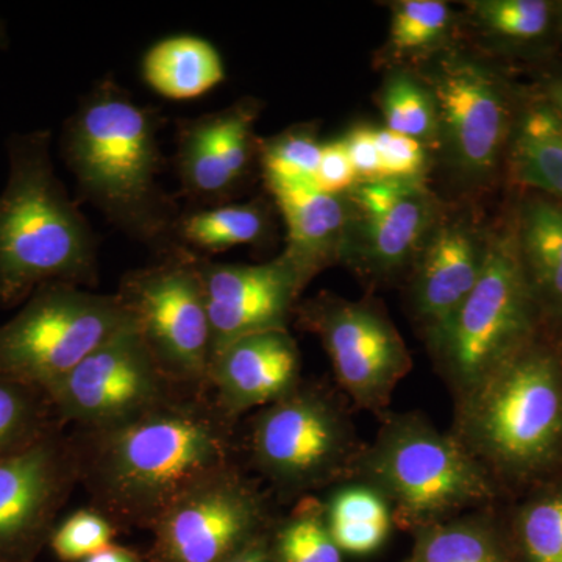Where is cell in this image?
Returning a JSON list of instances; mask_svg holds the SVG:
<instances>
[{
	"label": "cell",
	"instance_id": "obj_1",
	"mask_svg": "<svg viewBox=\"0 0 562 562\" xmlns=\"http://www.w3.org/2000/svg\"><path fill=\"white\" fill-rule=\"evenodd\" d=\"M232 422L206 392L179 391L131 419L74 430L80 483L114 524L150 530L181 495L233 468Z\"/></svg>",
	"mask_w": 562,
	"mask_h": 562
},
{
	"label": "cell",
	"instance_id": "obj_2",
	"mask_svg": "<svg viewBox=\"0 0 562 562\" xmlns=\"http://www.w3.org/2000/svg\"><path fill=\"white\" fill-rule=\"evenodd\" d=\"M161 124L157 110L140 105L106 76L65 122L60 151L81 198L162 257L179 249L173 225L180 211L160 183Z\"/></svg>",
	"mask_w": 562,
	"mask_h": 562
},
{
	"label": "cell",
	"instance_id": "obj_3",
	"mask_svg": "<svg viewBox=\"0 0 562 562\" xmlns=\"http://www.w3.org/2000/svg\"><path fill=\"white\" fill-rule=\"evenodd\" d=\"M52 132L13 133L0 192V306L13 308L49 283L95 286L98 238L55 172Z\"/></svg>",
	"mask_w": 562,
	"mask_h": 562
},
{
	"label": "cell",
	"instance_id": "obj_4",
	"mask_svg": "<svg viewBox=\"0 0 562 562\" xmlns=\"http://www.w3.org/2000/svg\"><path fill=\"white\" fill-rule=\"evenodd\" d=\"M458 439L486 469L528 472L562 442V379L542 351L514 355L460 395Z\"/></svg>",
	"mask_w": 562,
	"mask_h": 562
},
{
	"label": "cell",
	"instance_id": "obj_5",
	"mask_svg": "<svg viewBox=\"0 0 562 562\" xmlns=\"http://www.w3.org/2000/svg\"><path fill=\"white\" fill-rule=\"evenodd\" d=\"M366 484L390 503L394 522L417 528L491 497L486 469L457 436L443 435L416 414L384 422L371 449L362 454Z\"/></svg>",
	"mask_w": 562,
	"mask_h": 562
},
{
	"label": "cell",
	"instance_id": "obj_6",
	"mask_svg": "<svg viewBox=\"0 0 562 562\" xmlns=\"http://www.w3.org/2000/svg\"><path fill=\"white\" fill-rule=\"evenodd\" d=\"M132 324L117 294L44 284L0 325V373L47 391Z\"/></svg>",
	"mask_w": 562,
	"mask_h": 562
},
{
	"label": "cell",
	"instance_id": "obj_7",
	"mask_svg": "<svg viewBox=\"0 0 562 562\" xmlns=\"http://www.w3.org/2000/svg\"><path fill=\"white\" fill-rule=\"evenodd\" d=\"M198 255L176 249L125 273L116 294L166 379L209 391L211 330Z\"/></svg>",
	"mask_w": 562,
	"mask_h": 562
},
{
	"label": "cell",
	"instance_id": "obj_8",
	"mask_svg": "<svg viewBox=\"0 0 562 562\" xmlns=\"http://www.w3.org/2000/svg\"><path fill=\"white\" fill-rule=\"evenodd\" d=\"M531 302L516 236H491L475 290L432 344L458 394L522 350L531 328Z\"/></svg>",
	"mask_w": 562,
	"mask_h": 562
},
{
	"label": "cell",
	"instance_id": "obj_9",
	"mask_svg": "<svg viewBox=\"0 0 562 562\" xmlns=\"http://www.w3.org/2000/svg\"><path fill=\"white\" fill-rule=\"evenodd\" d=\"M353 432L333 398L319 387L299 384L255 416L251 460L286 494L333 482L353 457Z\"/></svg>",
	"mask_w": 562,
	"mask_h": 562
},
{
	"label": "cell",
	"instance_id": "obj_10",
	"mask_svg": "<svg viewBox=\"0 0 562 562\" xmlns=\"http://www.w3.org/2000/svg\"><path fill=\"white\" fill-rule=\"evenodd\" d=\"M297 313L303 327L321 339L336 380L355 405L369 412L386 408L413 361L382 306L321 294Z\"/></svg>",
	"mask_w": 562,
	"mask_h": 562
},
{
	"label": "cell",
	"instance_id": "obj_11",
	"mask_svg": "<svg viewBox=\"0 0 562 562\" xmlns=\"http://www.w3.org/2000/svg\"><path fill=\"white\" fill-rule=\"evenodd\" d=\"M179 391L188 390L166 379L132 324L46 392L63 425L94 430L147 412Z\"/></svg>",
	"mask_w": 562,
	"mask_h": 562
},
{
	"label": "cell",
	"instance_id": "obj_12",
	"mask_svg": "<svg viewBox=\"0 0 562 562\" xmlns=\"http://www.w3.org/2000/svg\"><path fill=\"white\" fill-rule=\"evenodd\" d=\"M150 531V562H227L266 535V506L232 468L181 495Z\"/></svg>",
	"mask_w": 562,
	"mask_h": 562
},
{
	"label": "cell",
	"instance_id": "obj_13",
	"mask_svg": "<svg viewBox=\"0 0 562 562\" xmlns=\"http://www.w3.org/2000/svg\"><path fill=\"white\" fill-rule=\"evenodd\" d=\"M438 113V144L462 179L482 181L497 169L512 132L501 79L482 63L446 55L428 79Z\"/></svg>",
	"mask_w": 562,
	"mask_h": 562
},
{
	"label": "cell",
	"instance_id": "obj_14",
	"mask_svg": "<svg viewBox=\"0 0 562 562\" xmlns=\"http://www.w3.org/2000/svg\"><path fill=\"white\" fill-rule=\"evenodd\" d=\"M79 483V458L65 427L0 458V562H35Z\"/></svg>",
	"mask_w": 562,
	"mask_h": 562
},
{
	"label": "cell",
	"instance_id": "obj_15",
	"mask_svg": "<svg viewBox=\"0 0 562 562\" xmlns=\"http://www.w3.org/2000/svg\"><path fill=\"white\" fill-rule=\"evenodd\" d=\"M346 198L351 214L341 261L379 279L409 265L442 217L425 180L360 181Z\"/></svg>",
	"mask_w": 562,
	"mask_h": 562
},
{
	"label": "cell",
	"instance_id": "obj_16",
	"mask_svg": "<svg viewBox=\"0 0 562 562\" xmlns=\"http://www.w3.org/2000/svg\"><path fill=\"white\" fill-rule=\"evenodd\" d=\"M211 330V358L228 344L288 330L301 281L283 257L262 265H228L199 257Z\"/></svg>",
	"mask_w": 562,
	"mask_h": 562
},
{
	"label": "cell",
	"instance_id": "obj_17",
	"mask_svg": "<svg viewBox=\"0 0 562 562\" xmlns=\"http://www.w3.org/2000/svg\"><path fill=\"white\" fill-rule=\"evenodd\" d=\"M260 110V102L246 98L179 122L176 168L187 198L202 206L228 203L254 161H260V143L255 138Z\"/></svg>",
	"mask_w": 562,
	"mask_h": 562
},
{
	"label": "cell",
	"instance_id": "obj_18",
	"mask_svg": "<svg viewBox=\"0 0 562 562\" xmlns=\"http://www.w3.org/2000/svg\"><path fill=\"white\" fill-rule=\"evenodd\" d=\"M487 247L490 238L472 222L441 217L414 258L412 301L431 346L475 290Z\"/></svg>",
	"mask_w": 562,
	"mask_h": 562
},
{
	"label": "cell",
	"instance_id": "obj_19",
	"mask_svg": "<svg viewBox=\"0 0 562 562\" xmlns=\"http://www.w3.org/2000/svg\"><path fill=\"white\" fill-rule=\"evenodd\" d=\"M301 384V351L288 330L246 336L213 355L209 390L225 416L265 408Z\"/></svg>",
	"mask_w": 562,
	"mask_h": 562
},
{
	"label": "cell",
	"instance_id": "obj_20",
	"mask_svg": "<svg viewBox=\"0 0 562 562\" xmlns=\"http://www.w3.org/2000/svg\"><path fill=\"white\" fill-rule=\"evenodd\" d=\"M286 225V247L281 257L305 290L324 269L342 260L350 225L346 195H330L316 187L271 190Z\"/></svg>",
	"mask_w": 562,
	"mask_h": 562
},
{
	"label": "cell",
	"instance_id": "obj_21",
	"mask_svg": "<svg viewBox=\"0 0 562 562\" xmlns=\"http://www.w3.org/2000/svg\"><path fill=\"white\" fill-rule=\"evenodd\" d=\"M147 87L169 101H192L227 79L221 52L209 40L173 35L147 49L140 61Z\"/></svg>",
	"mask_w": 562,
	"mask_h": 562
},
{
	"label": "cell",
	"instance_id": "obj_22",
	"mask_svg": "<svg viewBox=\"0 0 562 562\" xmlns=\"http://www.w3.org/2000/svg\"><path fill=\"white\" fill-rule=\"evenodd\" d=\"M271 221L261 202L222 203L180 211L173 225V244L198 255L221 254L257 246L268 236Z\"/></svg>",
	"mask_w": 562,
	"mask_h": 562
},
{
	"label": "cell",
	"instance_id": "obj_23",
	"mask_svg": "<svg viewBox=\"0 0 562 562\" xmlns=\"http://www.w3.org/2000/svg\"><path fill=\"white\" fill-rule=\"evenodd\" d=\"M514 236L532 294L562 314V203H525Z\"/></svg>",
	"mask_w": 562,
	"mask_h": 562
},
{
	"label": "cell",
	"instance_id": "obj_24",
	"mask_svg": "<svg viewBox=\"0 0 562 562\" xmlns=\"http://www.w3.org/2000/svg\"><path fill=\"white\" fill-rule=\"evenodd\" d=\"M512 171L517 183L562 203V120L549 101L532 103L517 122Z\"/></svg>",
	"mask_w": 562,
	"mask_h": 562
},
{
	"label": "cell",
	"instance_id": "obj_25",
	"mask_svg": "<svg viewBox=\"0 0 562 562\" xmlns=\"http://www.w3.org/2000/svg\"><path fill=\"white\" fill-rule=\"evenodd\" d=\"M324 508L328 532L341 553L364 557L390 538L394 514L386 498L369 484L341 487Z\"/></svg>",
	"mask_w": 562,
	"mask_h": 562
},
{
	"label": "cell",
	"instance_id": "obj_26",
	"mask_svg": "<svg viewBox=\"0 0 562 562\" xmlns=\"http://www.w3.org/2000/svg\"><path fill=\"white\" fill-rule=\"evenodd\" d=\"M65 427L43 387L0 373V458L21 452Z\"/></svg>",
	"mask_w": 562,
	"mask_h": 562
},
{
	"label": "cell",
	"instance_id": "obj_27",
	"mask_svg": "<svg viewBox=\"0 0 562 562\" xmlns=\"http://www.w3.org/2000/svg\"><path fill=\"white\" fill-rule=\"evenodd\" d=\"M414 531L406 562H506L497 535L479 517L442 520Z\"/></svg>",
	"mask_w": 562,
	"mask_h": 562
},
{
	"label": "cell",
	"instance_id": "obj_28",
	"mask_svg": "<svg viewBox=\"0 0 562 562\" xmlns=\"http://www.w3.org/2000/svg\"><path fill=\"white\" fill-rule=\"evenodd\" d=\"M324 143L312 124L295 125L261 140L260 166L269 191L279 188L316 187Z\"/></svg>",
	"mask_w": 562,
	"mask_h": 562
},
{
	"label": "cell",
	"instance_id": "obj_29",
	"mask_svg": "<svg viewBox=\"0 0 562 562\" xmlns=\"http://www.w3.org/2000/svg\"><path fill=\"white\" fill-rule=\"evenodd\" d=\"M453 25V11L442 0H401L392 5L387 50L395 58L438 49Z\"/></svg>",
	"mask_w": 562,
	"mask_h": 562
},
{
	"label": "cell",
	"instance_id": "obj_30",
	"mask_svg": "<svg viewBox=\"0 0 562 562\" xmlns=\"http://www.w3.org/2000/svg\"><path fill=\"white\" fill-rule=\"evenodd\" d=\"M271 538L276 562H344L325 522V508L306 498L277 528Z\"/></svg>",
	"mask_w": 562,
	"mask_h": 562
},
{
	"label": "cell",
	"instance_id": "obj_31",
	"mask_svg": "<svg viewBox=\"0 0 562 562\" xmlns=\"http://www.w3.org/2000/svg\"><path fill=\"white\" fill-rule=\"evenodd\" d=\"M384 128L431 144L438 140V113L428 85L406 72H397L384 83L380 95Z\"/></svg>",
	"mask_w": 562,
	"mask_h": 562
},
{
	"label": "cell",
	"instance_id": "obj_32",
	"mask_svg": "<svg viewBox=\"0 0 562 562\" xmlns=\"http://www.w3.org/2000/svg\"><path fill=\"white\" fill-rule=\"evenodd\" d=\"M473 20L498 38H541L552 20V7L543 0H480L471 2Z\"/></svg>",
	"mask_w": 562,
	"mask_h": 562
},
{
	"label": "cell",
	"instance_id": "obj_33",
	"mask_svg": "<svg viewBox=\"0 0 562 562\" xmlns=\"http://www.w3.org/2000/svg\"><path fill=\"white\" fill-rule=\"evenodd\" d=\"M117 525L99 509H79L69 514L52 531V552L61 562H81L113 546Z\"/></svg>",
	"mask_w": 562,
	"mask_h": 562
},
{
	"label": "cell",
	"instance_id": "obj_34",
	"mask_svg": "<svg viewBox=\"0 0 562 562\" xmlns=\"http://www.w3.org/2000/svg\"><path fill=\"white\" fill-rule=\"evenodd\" d=\"M528 562L562 560V492L532 503L519 524Z\"/></svg>",
	"mask_w": 562,
	"mask_h": 562
},
{
	"label": "cell",
	"instance_id": "obj_35",
	"mask_svg": "<svg viewBox=\"0 0 562 562\" xmlns=\"http://www.w3.org/2000/svg\"><path fill=\"white\" fill-rule=\"evenodd\" d=\"M373 131L382 160L383 179L424 180L428 162L425 144L384 127Z\"/></svg>",
	"mask_w": 562,
	"mask_h": 562
},
{
	"label": "cell",
	"instance_id": "obj_36",
	"mask_svg": "<svg viewBox=\"0 0 562 562\" xmlns=\"http://www.w3.org/2000/svg\"><path fill=\"white\" fill-rule=\"evenodd\" d=\"M357 183L358 177L342 139L324 143L319 168L314 180L317 190L330 195H347Z\"/></svg>",
	"mask_w": 562,
	"mask_h": 562
},
{
	"label": "cell",
	"instance_id": "obj_37",
	"mask_svg": "<svg viewBox=\"0 0 562 562\" xmlns=\"http://www.w3.org/2000/svg\"><path fill=\"white\" fill-rule=\"evenodd\" d=\"M342 143L360 181L383 179L382 160L376 147L375 131L371 127L353 128L344 136Z\"/></svg>",
	"mask_w": 562,
	"mask_h": 562
},
{
	"label": "cell",
	"instance_id": "obj_38",
	"mask_svg": "<svg viewBox=\"0 0 562 562\" xmlns=\"http://www.w3.org/2000/svg\"><path fill=\"white\" fill-rule=\"evenodd\" d=\"M227 562H276L271 550V538L268 532L255 539L246 549L228 560Z\"/></svg>",
	"mask_w": 562,
	"mask_h": 562
},
{
	"label": "cell",
	"instance_id": "obj_39",
	"mask_svg": "<svg viewBox=\"0 0 562 562\" xmlns=\"http://www.w3.org/2000/svg\"><path fill=\"white\" fill-rule=\"evenodd\" d=\"M81 562H146L143 558L139 557L138 553L133 552V550L127 549V547L113 546L106 547L102 552L92 554V557L87 558V560Z\"/></svg>",
	"mask_w": 562,
	"mask_h": 562
},
{
	"label": "cell",
	"instance_id": "obj_40",
	"mask_svg": "<svg viewBox=\"0 0 562 562\" xmlns=\"http://www.w3.org/2000/svg\"><path fill=\"white\" fill-rule=\"evenodd\" d=\"M547 101L552 103L553 109L558 111L562 120V79L550 81L549 99Z\"/></svg>",
	"mask_w": 562,
	"mask_h": 562
},
{
	"label": "cell",
	"instance_id": "obj_41",
	"mask_svg": "<svg viewBox=\"0 0 562 562\" xmlns=\"http://www.w3.org/2000/svg\"><path fill=\"white\" fill-rule=\"evenodd\" d=\"M558 562H562V560H561V561H558Z\"/></svg>",
	"mask_w": 562,
	"mask_h": 562
}]
</instances>
